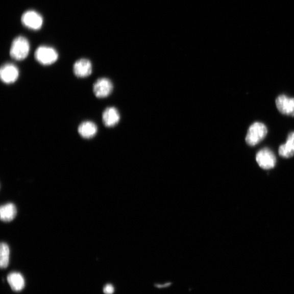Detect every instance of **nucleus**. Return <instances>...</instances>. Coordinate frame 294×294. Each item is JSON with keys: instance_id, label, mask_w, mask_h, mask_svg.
Segmentation results:
<instances>
[{"instance_id": "nucleus-1", "label": "nucleus", "mask_w": 294, "mask_h": 294, "mask_svg": "<svg viewBox=\"0 0 294 294\" xmlns=\"http://www.w3.org/2000/svg\"><path fill=\"white\" fill-rule=\"evenodd\" d=\"M30 45L28 40L22 36L15 38L10 48V56L16 61H22L30 53Z\"/></svg>"}, {"instance_id": "nucleus-2", "label": "nucleus", "mask_w": 294, "mask_h": 294, "mask_svg": "<svg viewBox=\"0 0 294 294\" xmlns=\"http://www.w3.org/2000/svg\"><path fill=\"white\" fill-rule=\"evenodd\" d=\"M267 134L266 126L262 122H255L250 127L245 141L249 145L255 146L263 141Z\"/></svg>"}, {"instance_id": "nucleus-3", "label": "nucleus", "mask_w": 294, "mask_h": 294, "mask_svg": "<svg viewBox=\"0 0 294 294\" xmlns=\"http://www.w3.org/2000/svg\"><path fill=\"white\" fill-rule=\"evenodd\" d=\"M36 61L40 64L49 65L54 64L59 58L57 51L52 47L43 45L40 46L35 53Z\"/></svg>"}, {"instance_id": "nucleus-4", "label": "nucleus", "mask_w": 294, "mask_h": 294, "mask_svg": "<svg viewBox=\"0 0 294 294\" xmlns=\"http://www.w3.org/2000/svg\"><path fill=\"white\" fill-rule=\"evenodd\" d=\"M113 86L111 81L105 78L98 79L93 86L94 95L102 99L109 96L113 91Z\"/></svg>"}, {"instance_id": "nucleus-5", "label": "nucleus", "mask_w": 294, "mask_h": 294, "mask_svg": "<svg viewBox=\"0 0 294 294\" xmlns=\"http://www.w3.org/2000/svg\"><path fill=\"white\" fill-rule=\"evenodd\" d=\"M19 70L15 65L7 63L2 65L0 69V78L4 83L11 84L15 83L19 78Z\"/></svg>"}, {"instance_id": "nucleus-6", "label": "nucleus", "mask_w": 294, "mask_h": 294, "mask_svg": "<svg viewBox=\"0 0 294 294\" xmlns=\"http://www.w3.org/2000/svg\"><path fill=\"white\" fill-rule=\"evenodd\" d=\"M23 26L30 29L38 30L42 28L43 23L42 16L34 11H29L21 16Z\"/></svg>"}, {"instance_id": "nucleus-7", "label": "nucleus", "mask_w": 294, "mask_h": 294, "mask_svg": "<svg viewBox=\"0 0 294 294\" xmlns=\"http://www.w3.org/2000/svg\"><path fill=\"white\" fill-rule=\"evenodd\" d=\"M256 161L261 168L264 169L273 168L276 163V158L274 153L268 149L259 151L256 155Z\"/></svg>"}, {"instance_id": "nucleus-8", "label": "nucleus", "mask_w": 294, "mask_h": 294, "mask_svg": "<svg viewBox=\"0 0 294 294\" xmlns=\"http://www.w3.org/2000/svg\"><path fill=\"white\" fill-rule=\"evenodd\" d=\"M276 107L284 115L294 116V97L281 94L276 98Z\"/></svg>"}, {"instance_id": "nucleus-9", "label": "nucleus", "mask_w": 294, "mask_h": 294, "mask_svg": "<svg viewBox=\"0 0 294 294\" xmlns=\"http://www.w3.org/2000/svg\"><path fill=\"white\" fill-rule=\"evenodd\" d=\"M92 64L86 59H81L77 61L73 65V72L79 78H86L92 72Z\"/></svg>"}, {"instance_id": "nucleus-10", "label": "nucleus", "mask_w": 294, "mask_h": 294, "mask_svg": "<svg viewBox=\"0 0 294 294\" xmlns=\"http://www.w3.org/2000/svg\"><path fill=\"white\" fill-rule=\"evenodd\" d=\"M120 118L118 110L114 107L106 108L102 114L103 122L106 127L116 126L118 124Z\"/></svg>"}, {"instance_id": "nucleus-11", "label": "nucleus", "mask_w": 294, "mask_h": 294, "mask_svg": "<svg viewBox=\"0 0 294 294\" xmlns=\"http://www.w3.org/2000/svg\"><path fill=\"white\" fill-rule=\"evenodd\" d=\"M78 133L85 139H91L94 137L97 132L96 125L91 121L82 122L78 127Z\"/></svg>"}, {"instance_id": "nucleus-12", "label": "nucleus", "mask_w": 294, "mask_h": 294, "mask_svg": "<svg viewBox=\"0 0 294 294\" xmlns=\"http://www.w3.org/2000/svg\"><path fill=\"white\" fill-rule=\"evenodd\" d=\"M279 152L283 158H289L294 156V132L289 134L287 142L280 145Z\"/></svg>"}, {"instance_id": "nucleus-13", "label": "nucleus", "mask_w": 294, "mask_h": 294, "mask_svg": "<svg viewBox=\"0 0 294 294\" xmlns=\"http://www.w3.org/2000/svg\"><path fill=\"white\" fill-rule=\"evenodd\" d=\"M16 214L17 210L13 203H8L4 204L0 208V217L4 222H12Z\"/></svg>"}, {"instance_id": "nucleus-14", "label": "nucleus", "mask_w": 294, "mask_h": 294, "mask_svg": "<svg viewBox=\"0 0 294 294\" xmlns=\"http://www.w3.org/2000/svg\"><path fill=\"white\" fill-rule=\"evenodd\" d=\"M7 281L12 289L15 291H21L24 287L23 277L18 273H12L8 275Z\"/></svg>"}, {"instance_id": "nucleus-15", "label": "nucleus", "mask_w": 294, "mask_h": 294, "mask_svg": "<svg viewBox=\"0 0 294 294\" xmlns=\"http://www.w3.org/2000/svg\"><path fill=\"white\" fill-rule=\"evenodd\" d=\"M10 250L8 245L2 242L0 245V266L2 268H6L10 260Z\"/></svg>"}, {"instance_id": "nucleus-16", "label": "nucleus", "mask_w": 294, "mask_h": 294, "mask_svg": "<svg viewBox=\"0 0 294 294\" xmlns=\"http://www.w3.org/2000/svg\"><path fill=\"white\" fill-rule=\"evenodd\" d=\"M114 292V288L111 284H107L104 288V292L105 294H112Z\"/></svg>"}]
</instances>
